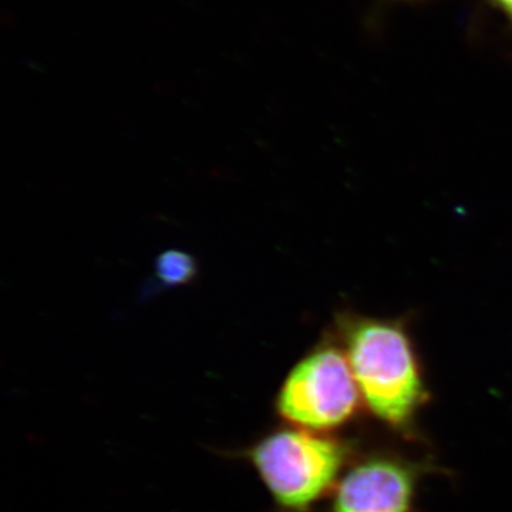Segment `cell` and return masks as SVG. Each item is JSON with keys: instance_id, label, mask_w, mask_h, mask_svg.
I'll list each match as a JSON object with an SVG mask.
<instances>
[{"instance_id": "6da1fadb", "label": "cell", "mask_w": 512, "mask_h": 512, "mask_svg": "<svg viewBox=\"0 0 512 512\" xmlns=\"http://www.w3.org/2000/svg\"><path fill=\"white\" fill-rule=\"evenodd\" d=\"M332 330L348 356L367 407L387 423L409 420L426 397L409 318L343 311Z\"/></svg>"}, {"instance_id": "7a4b0ae2", "label": "cell", "mask_w": 512, "mask_h": 512, "mask_svg": "<svg viewBox=\"0 0 512 512\" xmlns=\"http://www.w3.org/2000/svg\"><path fill=\"white\" fill-rule=\"evenodd\" d=\"M360 390L335 332L296 363L279 392L278 412L308 430H328L356 412Z\"/></svg>"}, {"instance_id": "8992f818", "label": "cell", "mask_w": 512, "mask_h": 512, "mask_svg": "<svg viewBox=\"0 0 512 512\" xmlns=\"http://www.w3.org/2000/svg\"><path fill=\"white\" fill-rule=\"evenodd\" d=\"M493 2L498 8L503 10L505 15H507L512 22V0H493Z\"/></svg>"}, {"instance_id": "277c9868", "label": "cell", "mask_w": 512, "mask_h": 512, "mask_svg": "<svg viewBox=\"0 0 512 512\" xmlns=\"http://www.w3.org/2000/svg\"><path fill=\"white\" fill-rule=\"evenodd\" d=\"M412 477L390 460L367 461L340 484L332 512H409Z\"/></svg>"}, {"instance_id": "3957f363", "label": "cell", "mask_w": 512, "mask_h": 512, "mask_svg": "<svg viewBox=\"0 0 512 512\" xmlns=\"http://www.w3.org/2000/svg\"><path fill=\"white\" fill-rule=\"evenodd\" d=\"M342 460L338 444L299 430L272 434L252 453L269 493L288 510H305L319 500L335 483Z\"/></svg>"}, {"instance_id": "5b68a950", "label": "cell", "mask_w": 512, "mask_h": 512, "mask_svg": "<svg viewBox=\"0 0 512 512\" xmlns=\"http://www.w3.org/2000/svg\"><path fill=\"white\" fill-rule=\"evenodd\" d=\"M157 275L165 285H184L195 275V262L180 251L164 252L157 262Z\"/></svg>"}]
</instances>
